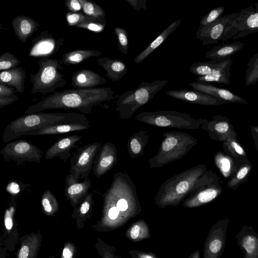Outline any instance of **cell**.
I'll use <instances>...</instances> for the list:
<instances>
[{
  "mask_svg": "<svg viewBox=\"0 0 258 258\" xmlns=\"http://www.w3.org/2000/svg\"><path fill=\"white\" fill-rule=\"evenodd\" d=\"M110 87L66 89L57 91L28 107L25 114L41 112L47 109H74L84 114L92 111L94 106L117 98Z\"/></svg>",
  "mask_w": 258,
  "mask_h": 258,
  "instance_id": "obj_1",
  "label": "cell"
},
{
  "mask_svg": "<svg viewBox=\"0 0 258 258\" xmlns=\"http://www.w3.org/2000/svg\"><path fill=\"white\" fill-rule=\"evenodd\" d=\"M203 164L189 168L167 179L160 186L155 203L161 208L178 205L187 196L215 181V175Z\"/></svg>",
  "mask_w": 258,
  "mask_h": 258,
  "instance_id": "obj_2",
  "label": "cell"
},
{
  "mask_svg": "<svg viewBox=\"0 0 258 258\" xmlns=\"http://www.w3.org/2000/svg\"><path fill=\"white\" fill-rule=\"evenodd\" d=\"M83 123L90 124L84 114L76 112H42L25 114L10 122L5 128L3 139L8 143L24 135L49 125L62 123Z\"/></svg>",
  "mask_w": 258,
  "mask_h": 258,
  "instance_id": "obj_3",
  "label": "cell"
},
{
  "mask_svg": "<svg viewBox=\"0 0 258 258\" xmlns=\"http://www.w3.org/2000/svg\"><path fill=\"white\" fill-rule=\"evenodd\" d=\"M158 153L148 160L150 168L161 167L181 159L197 144L191 135L180 131L163 134Z\"/></svg>",
  "mask_w": 258,
  "mask_h": 258,
  "instance_id": "obj_4",
  "label": "cell"
},
{
  "mask_svg": "<svg viewBox=\"0 0 258 258\" xmlns=\"http://www.w3.org/2000/svg\"><path fill=\"white\" fill-rule=\"evenodd\" d=\"M169 82L168 80L142 81L139 87L124 92L117 97L115 110L122 119H129L141 107L152 100Z\"/></svg>",
  "mask_w": 258,
  "mask_h": 258,
  "instance_id": "obj_5",
  "label": "cell"
},
{
  "mask_svg": "<svg viewBox=\"0 0 258 258\" xmlns=\"http://www.w3.org/2000/svg\"><path fill=\"white\" fill-rule=\"evenodd\" d=\"M37 64L38 72L35 74H30L32 94L49 93L67 84L64 75L60 71L63 67L57 59L42 58L37 61Z\"/></svg>",
  "mask_w": 258,
  "mask_h": 258,
  "instance_id": "obj_6",
  "label": "cell"
},
{
  "mask_svg": "<svg viewBox=\"0 0 258 258\" xmlns=\"http://www.w3.org/2000/svg\"><path fill=\"white\" fill-rule=\"evenodd\" d=\"M136 120L150 125L188 130H198L207 121L206 119H196L187 113L176 111L142 112Z\"/></svg>",
  "mask_w": 258,
  "mask_h": 258,
  "instance_id": "obj_7",
  "label": "cell"
},
{
  "mask_svg": "<svg viewBox=\"0 0 258 258\" xmlns=\"http://www.w3.org/2000/svg\"><path fill=\"white\" fill-rule=\"evenodd\" d=\"M238 12V17L226 28L223 41L246 36L258 32V3Z\"/></svg>",
  "mask_w": 258,
  "mask_h": 258,
  "instance_id": "obj_8",
  "label": "cell"
},
{
  "mask_svg": "<svg viewBox=\"0 0 258 258\" xmlns=\"http://www.w3.org/2000/svg\"><path fill=\"white\" fill-rule=\"evenodd\" d=\"M0 154L5 160H13L18 165H22L25 162L39 163L43 156V152L38 147L24 140L7 143Z\"/></svg>",
  "mask_w": 258,
  "mask_h": 258,
  "instance_id": "obj_9",
  "label": "cell"
},
{
  "mask_svg": "<svg viewBox=\"0 0 258 258\" xmlns=\"http://www.w3.org/2000/svg\"><path fill=\"white\" fill-rule=\"evenodd\" d=\"M101 143L95 142L79 148L70 160V174L77 180L88 178Z\"/></svg>",
  "mask_w": 258,
  "mask_h": 258,
  "instance_id": "obj_10",
  "label": "cell"
},
{
  "mask_svg": "<svg viewBox=\"0 0 258 258\" xmlns=\"http://www.w3.org/2000/svg\"><path fill=\"white\" fill-rule=\"evenodd\" d=\"M229 222L227 217H224L212 226L205 242L203 258H220L225 248Z\"/></svg>",
  "mask_w": 258,
  "mask_h": 258,
  "instance_id": "obj_11",
  "label": "cell"
},
{
  "mask_svg": "<svg viewBox=\"0 0 258 258\" xmlns=\"http://www.w3.org/2000/svg\"><path fill=\"white\" fill-rule=\"evenodd\" d=\"M238 16V12L221 16L212 24L202 29H198L197 38L203 41L202 45H206L223 40L226 28Z\"/></svg>",
  "mask_w": 258,
  "mask_h": 258,
  "instance_id": "obj_12",
  "label": "cell"
},
{
  "mask_svg": "<svg viewBox=\"0 0 258 258\" xmlns=\"http://www.w3.org/2000/svg\"><path fill=\"white\" fill-rule=\"evenodd\" d=\"M63 41V38L57 40L48 31H43L33 40L29 55L31 57H49L59 50Z\"/></svg>",
  "mask_w": 258,
  "mask_h": 258,
  "instance_id": "obj_13",
  "label": "cell"
},
{
  "mask_svg": "<svg viewBox=\"0 0 258 258\" xmlns=\"http://www.w3.org/2000/svg\"><path fill=\"white\" fill-rule=\"evenodd\" d=\"M201 127L208 132L211 139L223 142L237 139V134L227 117L214 116Z\"/></svg>",
  "mask_w": 258,
  "mask_h": 258,
  "instance_id": "obj_14",
  "label": "cell"
},
{
  "mask_svg": "<svg viewBox=\"0 0 258 258\" xmlns=\"http://www.w3.org/2000/svg\"><path fill=\"white\" fill-rule=\"evenodd\" d=\"M118 154L115 145L107 142L101 146L94 162L93 173L96 177L100 178L108 172L115 164Z\"/></svg>",
  "mask_w": 258,
  "mask_h": 258,
  "instance_id": "obj_15",
  "label": "cell"
},
{
  "mask_svg": "<svg viewBox=\"0 0 258 258\" xmlns=\"http://www.w3.org/2000/svg\"><path fill=\"white\" fill-rule=\"evenodd\" d=\"M235 238L243 258H258V233L252 226L244 225Z\"/></svg>",
  "mask_w": 258,
  "mask_h": 258,
  "instance_id": "obj_16",
  "label": "cell"
},
{
  "mask_svg": "<svg viewBox=\"0 0 258 258\" xmlns=\"http://www.w3.org/2000/svg\"><path fill=\"white\" fill-rule=\"evenodd\" d=\"M166 94L174 98L198 105L215 106L227 103L195 90L180 89L169 90L166 92Z\"/></svg>",
  "mask_w": 258,
  "mask_h": 258,
  "instance_id": "obj_17",
  "label": "cell"
},
{
  "mask_svg": "<svg viewBox=\"0 0 258 258\" xmlns=\"http://www.w3.org/2000/svg\"><path fill=\"white\" fill-rule=\"evenodd\" d=\"M216 180L191 194L183 202V206L187 208L198 207L216 199L222 192Z\"/></svg>",
  "mask_w": 258,
  "mask_h": 258,
  "instance_id": "obj_18",
  "label": "cell"
},
{
  "mask_svg": "<svg viewBox=\"0 0 258 258\" xmlns=\"http://www.w3.org/2000/svg\"><path fill=\"white\" fill-rule=\"evenodd\" d=\"M82 138L81 136L73 135L59 139L46 150L45 159L50 160L58 157L65 163L71 156V150Z\"/></svg>",
  "mask_w": 258,
  "mask_h": 258,
  "instance_id": "obj_19",
  "label": "cell"
},
{
  "mask_svg": "<svg viewBox=\"0 0 258 258\" xmlns=\"http://www.w3.org/2000/svg\"><path fill=\"white\" fill-rule=\"evenodd\" d=\"M189 85L195 90L209 95L226 102L248 104L244 99L231 91L224 88L217 87L209 83L197 81L189 83Z\"/></svg>",
  "mask_w": 258,
  "mask_h": 258,
  "instance_id": "obj_20",
  "label": "cell"
},
{
  "mask_svg": "<svg viewBox=\"0 0 258 258\" xmlns=\"http://www.w3.org/2000/svg\"><path fill=\"white\" fill-rule=\"evenodd\" d=\"M91 182L87 178L79 182L71 174L67 175L64 186V195L72 205L77 206L88 194Z\"/></svg>",
  "mask_w": 258,
  "mask_h": 258,
  "instance_id": "obj_21",
  "label": "cell"
},
{
  "mask_svg": "<svg viewBox=\"0 0 258 258\" xmlns=\"http://www.w3.org/2000/svg\"><path fill=\"white\" fill-rule=\"evenodd\" d=\"M71 85L76 89L95 88L106 82L99 74L89 69H81L72 76Z\"/></svg>",
  "mask_w": 258,
  "mask_h": 258,
  "instance_id": "obj_22",
  "label": "cell"
},
{
  "mask_svg": "<svg viewBox=\"0 0 258 258\" xmlns=\"http://www.w3.org/2000/svg\"><path fill=\"white\" fill-rule=\"evenodd\" d=\"M12 26L19 39L22 42H25L40 25L29 17L19 15L13 19Z\"/></svg>",
  "mask_w": 258,
  "mask_h": 258,
  "instance_id": "obj_23",
  "label": "cell"
},
{
  "mask_svg": "<svg viewBox=\"0 0 258 258\" xmlns=\"http://www.w3.org/2000/svg\"><path fill=\"white\" fill-rule=\"evenodd\" d=\"M90 124L83 123H62L49 125L40 129L26 133L24 135L38 136L58 135L76 131H81L90 128Z\"/></svg>",
  "mask_w": 258,
  "mask_h": 258,
  "instance_id": "obj_24",
  "label": "cell"
},
{
  "mask_svg": "<svg viewBox=\"0 0 258 258\" xmlns=\"http://www.w3.org/2000/svg\"><path fill=\"white\" fill-rule=\"evenodd\" d=\"M244 44L239 41L216 46L206 52L205 57L215 61H222L241 50Z\"/></svg>",
  "mask_w": 258,
  "mask_h": 258,
  "instance_id": "obj_25",
  "label": "cell"
},
{
  "mask_svg": "<svg viewBox=\"0 0 258 258\" xmlns=\"http://www.w3.org/2000/svg\"><path fill=\"white\" fill-rule=\"evenodd\" d=\"M232 62L233 60L231 58H229L221 62L212 74L198 77L197 78V81L207 83L216 82L229 85L231 76L230 68Z\"/></svg>",
  "mask_w": 258,
  "mask_h": 258,
  "instance_id": "obj_26",
  "label": "cell"
},
{
  "mask_svg": "<svg viewBox=\"0 0 258 258\" xmlns=\"http://www.w3.org/2000/svg\"><path fill=\"white\" fill-rule=\"evenodd\" d=\"M97 61L106 71V77L113 81H119L127 73V67L121 60L103 57L97 58Z\"/></svg>",
  "mask_w": 258,
  "mask_h": 258,
  "instance_id": "obj_27",
  "label": "cell"
},
{
  "mask_svg": "<svg viewBox=\"0 0 258 258\" xmlns=\"http://www.w3.org/2000/svg\"><path fill=\"white\" fill-rule=\"evenodd\" d=\"M26 77L25 70L21 67L3 71L0 74V83L13 86L17 92L24 91V83Z\"/></svg>",
  "mask_w": 258,
  "mask_h": 258,
  "instance_id": "obj_28",
  "label": "cell"
},
{
  "mask_svg": "<svg viewBox=\"0 0 258 258\" xmlns=\"http://www.w3.org/2000/svg\"><path fill=\"white\" fill-rule=\"evenodd\" d=\"M181 19L177 20L167 27L143 51L134 59V62L140 63L157 48L179 26Z\"/></svg>",
  "mask_w": 258,
  "mask_h": 258,
  "instance_id": "obj_29",
  "label": "cell"
},
{
  "mask_svg": "<svg viewBox=\"0 0 258 258\" xmlns=\"http://www.w3.org/2000/svg\"><path fill=\"white\" fill-rule=\"evenodd\" d=\"M149 138L147 131H140L133 134L127 142V151L132 159L144 154L143 150L148 144Z\"/></svg>",
  "mask_w": 258,
  "mask_h": 258,
  "instance_id": "obj_30",
  "label": "cell"
},
{
  "mask_svg": "<svg viewBox=\"0 0 258 258\" xmlns=\"http://www.w3.org/2000/svg\"><path fill=\"white\" fill-rule=\"evenodd\" d=\"M101 54L102 52L97 50L78 49L64 53L62 56L61 62L67 66L75 65L90 57L99 56Z\"/></svg>",
  "mask_w": 258,
  "mask_h": 258,
  "instance_id": "obj_31",
  "label": "cell"
},
{
  "mask_svg": "<svg viewBox=\"0 0 258 258\" xmlns=\"http://www.w3.org/2000/svg\"><path fill=\"white\" fill-rule=\"evenodd\" d=\"M125 234L133 242L140 241L151 237L148 225L143 219L134 222L126 229Z\"/></svg>",
  "mask_w": 258,
  "mask_h": 258,
  "instance_id": "obj_32",
  "label": "cell"
},
{
  "mask_svg": "<svg viewBox=\"0 0 258 258\" xmlns=\"http://www.w3.org/2000/svg\"><path fill=\"white\" fill-rule=\"evenodd\" d=\"M215 164L225 177H228L237 171V167L234 160L229 156L218 152L215 156Z\"/></svg>",
  "mask_w": 258,
  "mask_h": 258,
  "instance_id": "obj_33",
  "label": "cell"
},
{
  "mask_svg": "<svg viewBox=\"0 0 258 258\" xmlns=\"http://www.w3.org/2000/svg\"><path fill=\"white\" fill-rule=\"evenodd\" d=\"M223 149L227 155L233 160L241 161L247 159L246 154L242 146L238 143L237 139L229 140L223 142Z\"/></svg>",
  "mask_w": 258,
  "mask_h": 258,
  "instance_id": "obj_34",
  "label": "cell"
},
{
  "mask_svg": "<svg viewBox=\"0 0 258 258\" xmlns=\"http://www.w3.org/2000/svg\"><path fill=\"white\" fill-rule=\"evenodd\" d=\"M41 205L47 215H54L58 211V204L55 196L49 189L45 190L41 196Z\"/></svg>",
  "mask_w": 258,
  "mask_h": 258,
  "instance_id": "obj_35",
  "label": "cell"
},
{
  "mask_svg": "<svg viewBox=\"0 0 258 258\" xmlns=\"http://www.w3.org/2000/svg\"><path fill=\"white\" fill-rule=\"evenodd\" d=\"M221 62L210 60L208 62H195L191 64L189 71L191 73L198 77L210 75L214 72Z\"/></svg>",
  "mask_w": 258,
  "mask_h": 258,
  "instance_id": "obj_36",
  "label": "cell"
},
{
  "mask_svg": "<svg viewBox=\"0 0 258 258\" xmlns=\"http://www.w3.org/2000/svg\"><path fill=\"white\" fill-rule=\"evenodd\" d=\"M250 163H246L238 168L237 171L227 182V186L228 187L236 189L240 184L246 180L252 168V166Z\"/></svg>",
  "mask_w": 258,
  "mask_h": 258,
  "instance_id": "obj_37",
  "label": "cell"
},
{
  "mask_svg": "<svg viewBox=\"0 0 258 258\" xmlns=\"http://www.w3.org/2000/svg\"><path fill=\"white\" fill-rule=\"evenodd\" d=\"M247 66L245 83L246 86H249L258 82V52L249 59Z\"/></svg>",
  "mask_w": 258,
  "mask_h": 258,
  "instance_id": "obj_38",
  "label": "cell"
},
{
  "mask_svg": "<svg viewBox=\"0 0 258 258\" xmlns=\"http://www.w3.org/2000/svg\"><path fill=\"white\" fill-rule=\"evenodd\" d=\"M82 10L84 14L106 22L105 11L94 2L90 0H84Z\"/></svg>",
  "mask_w": 258,
  "mask_h": 258,
  "instance_id": "obj_39",
  "label": "cell"
},
{
  "mask_svg": "<svg viewBox=\"0 0 258 258\" xmlns=\"http://www.w3.org/2000/svg\"><path fill=\"white\" fill-rule=\"evenodd\" d=\"M21 63V60L12 53L4 52L0 56V70L6 71L18 67Z\"/></svg>",
  "mask_w": 258,
  "mask_h": 258,
  "instance_id": "obj_40",
  "label": "cell"
},
{
  "mask_svg": "<svg viewBox=\"0 0 258 258\" xmlns=\"http://www.w3.org/2000/svg\"><path fill=\"white\" fill-rule=\"evenodd\" d=\"M224 10V7L221 6L214 8L211 10L202 18L198 29H202L215 22L222 16Z\"/></svg>",
  "mask_w": 258,
  "mask_h": 258,
  "instance_id": "obj_41",
  "label": "cell"
},
{
  "mask_svg": "<svg viewBox=\"0 0 258 258\" xmlns=\"http://www.w3.org/2000/svg\"><path fill=\"white\" fill-rule=\"evenodd\" d=\"M114 32L117 37L119 50L122 53L126 54L128 49V40L126 30L123 28L116 27L114 28Z\"/></svg>",
  "mask_w": 258,
  "mask_h": 258,
  "instance_id": "obj_42",
  "label": "cell"
},
{
  "mask_svg": "<svg viewBox=\"0 0 258 258\" xmlns=\"http://www.w3.org/2000/svg\"><path fill=\"white\" fill-rule=\"evenodd\" d=\"M66 17L68 25L74 27L84 22L96 19L81 12H68Z\"/></svg>",
  "mask_w": 258,
  "mask_h": 258,
  "instance_id": "obj_43",
  "label": "cell"
},
{
  "mask_svg": "<svg viewBox=\"0 0 258 258\" xmlns=\"http://www.w3.org/2000/svg\"><path fill=\"white\" fill-rule=\"evenodd\" d=\"M106 24V22L95 19L81 23L76 26L75 27L87 29L95 33H99L104 30Z\"/></svg>",
  "mask_w": 258,
  "mask_h": 258,
  "instance_id": "obj_44",
  "label": "cell"
},
{
  "mask_svg": "<svg viewBox=\"0 0 258 258\" xmlns=\"http://www.w3.org/2000/svg\"><path fill=\"white\" fill-rule=\"evenodd\" d=\"M36 246L33 247L30 242L24 244L19 250L18 258H32L35 253Z\"/></svg>",
  "mask_w": 258,
  "mask_h": 258,
  "instance_id": "obj_45",
  "label": "cell"
},
{
  "mask_svg": "<svg viewBox=\"0 0 258 258\" xmlns=\"http://www.w3.org/2000/svg\"><path fill=\"white\" fill-rule=\"evenodd\" d=\"M84 0H66L65 5L71 12H78L83 8Z\"/></svg>",
  "mask_w": 258,
  "mask_h": 258,
  "instance_id": "obj_46",
  "label": "cell"
},
{
  "mask_svg": "<svg viewBox=\"0 0 258 258\" xmlns=\"http://www.w3.org/2000/svg\"><path fill=\"white\" fill-rule=\"evenodd\" d=\"M15 209L12 206L9 209H8L5 214V227L8 230H10L13 228V216L14 213Z\"/></svg>",
  "mask_w": 258,
  "mask_h": 258,
  "instance_id": "obj_47",
  "label": "cell"
},
{
  "mask_svg": "<svg viewBox=\"0 0 258 258\" xmlns=\"http://www.w3.org/2000/svg\"><path fill=\"white\" fill-rule=\"evenodd\" d=\"M128 253L132 258H158L154 253L135 249L130 250Z\"/></svg>",
  "mask_w": 258,
  "mask_h": 258,
  "instance_id": "obj_48",
  "label": "cell"
},
{
  "mask_svg": "<svg viewBox=\"0 0 258 258\" xmlns=\"http://www.w3.org/2000/svg\"><path fill=\"white\" fill-rule=\"evenodd\" d=\"M126 1L137 11H140L141 9L147 10L146 0H126Z\"/></svg>",
  "mask_w": 258,
  "mask_h": 258,
  "instance_id": "obj_49",
  "label": "cell"
},
{
  "mask_svg": "<svg viewBox=\"0 0 258 258\" xmlns=\"http://www.w3.org/2000/svg\"><path fill=\"white\" fill-rule=\"evenodd\" d=\"M15 89L9 88L0 83V96L11 97L14 96Z\"/></svg>",
  "mask_w": 258,
  "mask_h": 258,
  "instance_id": "obj_50",
  "label": "cell"
},
{
  "mask_svg": "<svg viewBox=\"0 0 258 258\" xmlns=\"http://www.w3.org/2000/svg\"><path fill=\"white\" fill-rule=\"evenodd\" d=\"M19 97L16 95L11 97L0 96V108L15 102L17 101Z\"/></svg>",
  "mask_w": 258,
  "mask_h": 258,
  "instance_id": "obj_51",
  "label": "cell"
},
{
  "mask_svg": "<svg viewBox=\"0 0 258 258\" xmlns=\"http://www.w3.org/2000/svg\"><path fill=\"white\" fill-rule=\"evenodd\" d=\"M6 188L8 192L13 195L17 194L20 191V188L19 184L15 182H12L9 183L7 186Z\"/></svg>",
  "mask_w": 258,
  "mask_h": 258,
  "instance_id": "obj_52",
  "label": "cell"
},
{
  "mask_svg": "<svg viewBox=\"0 0 258 258\" xmlns=\"http://www.w3.org/2000/svg\"><path fill=\"white\" fill-rule=\"evenodd\" d=\"M74 255V248L70 245H66L62 251L61 258H73Z\"/></svg>",
  "mask_w": 258,
  "mask_h": 258,
  "instance_id": "obj_53",
  "label": "cell"
},
{
  "mask_svg": "<svg viewBox=\"0 0 258 258\" xmlns=\"http://www.w3.org/2000/svg\"><path fill=\"white\" fill-rule=\"evenodd\" d=\"M251 135L255 148L258 151V126H251Z\"/></svg>",
  "mask_w": 258,
  "mask_h": 258,
  "instance_id": "obj_54",
  "label": "cell"
},
{
  "mask_svg": "<svg viewBox=\"0 0 258 258\" xmlns=\"http://www.w3.org/2000/svg\"><path fill=\"white\" fill-rule=\"evenodd\" d=\"M113 251L114 249H111L104 252L103 258H119L118 256L115 255Z\"/></svg>",
  "mask_w": 258,
  "mask_h": 258,
  "instance_id": "obj_55",
  "label": "cell"
},
{
  "mask_svg": "<svg viewBox=\"0 0 258 258\" xmlns=\"http://www.w3.org/2000/svg\"><path fill=\"white\" fill-rule=\"evenodd\" d=\"M188 258H200V253L199 250H195Z\"/></svg>",
  "mask_w": 258,
  "mask_h": 258,
  "instance_id": "obj_56",
  "label": "cell"
}]
</instances>
